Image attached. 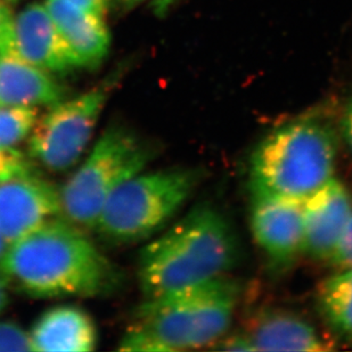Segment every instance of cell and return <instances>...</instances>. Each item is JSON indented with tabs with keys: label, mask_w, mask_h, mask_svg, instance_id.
I'll use <instances>...</instances> for the list:
<instances>
[{
	"label": "cell",
	"mask_w": 352,
	"mask_h": 352,
	"mask_svg": "<svg viewBox=\"0 0 352 352\" xmlns=\"http://www.w3.org/2000/svg\"><path fill=\"white\" fill-rule=\"evenodd\" d=\"M203 177L202 170L190 166L144 170L111 196L94 232L113 244L150 239L179 212Z\"/></svg>",
	"instance_id": "6"
},
{
	"label": "cell",
	"mask_w": 352,
	"mask_h": 352,
	"mask_svg": "<svg viewBox=\"0 0 352 352\" xmlns=\"http://www.w3.org/2000/svg\"><path fill=\"white\" fill-rule=\"evenodd\" d=\"M10 289H12L10 282L0 272V315L7 309V307L10 305Z\"/></svg>",
	"instance_id": "24"
},
{
	"label": "cell",
	"mask_w": 352,
	"mask_h": 352,
	"mask_svg": "<svg viewBox=\"0 0 352 352\" xmlns=\"http://www.w3.org/2000/svg\"><path fill=\"white\" fill-rule=\"evenodd\" d=\"M8 3H17V1H20V0H6Z\"/></svg>",
	"instance_id": "27"
},
{
	"label": "cell",
	"mask_w": 352,
	"mask_h": 352,
	"mask_svg": "<svg viewBox=\"0 0 352 352\" xmlns=\"http://www.w3.org/2000/svg\"><path fill=\"white\" fill-rule=\"evenodd\" d=\"M239 296V283L221 276L145 299L133 325L153 339L162 352L199 349L226 336Z\"/></svg>",
	"instance_id": "4"
},
{
	"label": "cell",
	"mask_w": 352,
	"mask_h": 352,
	"mask_svg": "<svg viewBox=\"0 0 352 352\" xmlns=\"http://www.w3.org/2000/svg\"><path fill=\"white\" fill-rule=\"evenodd\" d=\"M7 248H8V244H7L6 241H5V239H3V236L1 235V233H0V261H1L3 256H5Z\"/></svg>",
	"instance_id": "25"
},
{
	"label": "cell",
	"mask_w": 352,
	"mask_h": 352,
	"mask_svg": "<svg viewBox=\"0 0 352 352\" xmlns=\"http://www.w3.org/2000/svg\"><path fill=\"white\" fill-rule=\"evenodd\" d=\"M157 153L153 143L128 126H109L60 187V217L93 232L111 196L126 180L146 170Z\"/></svg>",
	"instance_id": "5"
},
{
	"label": "cell",
	"mask_w": 352,
	"mask_h": 352,
	"mask_svg": "<svg viewBox=\"0 0 352 352\" xmlns=\"http://www.w3.org/2000/svg\"><path fill=\"white\" fill-rule=\"evenodd\" d=\"M6 52L50 74H67L77 67L45 3H30L14 16L10 45L0 53Z\"/></svg>",
	"instance_id": "10"
},
{
	"label": "cell",
	"mask_w": 352,
	"mask_h": 352,
	"mask_svg": "<svg viewBox=\"0 0 352 352\" xmlns=\"http://www.w3.org/2000/svg\"><path fill=\"white\" fill-rule=\"evenodd\" d=\"M316 306L333 336L352 341V267L339 270L319 283Z\"/></svg>",
	"instance_id": "16"
},
{
	"label": "cell",
	"mask_w": 352,
	"mask_h": 352,
	"mask_svg": "<svg viewBox=\"0 0 352 352\" xmlns=\"http://www.w3.org/2000/svg\"><path fill=\"white\" fill-rule=\"evenodd\" d=\"M32 351L89 352L96 349L98 331L93 317L77 306L47 310L29 331Z\"/></svg>",
	"instance_id": "14"
},
{
	"label": "cell",
	"mask_w": 352,
	"mask_h": 352,
	"mask_svg": "<svg viewBox=\"0 0 352 352\" xmlns=\"http://www.w3.org/2000/svg\"><path fill=\"white\" fill-rule=\"evenodd\" d=\"M13 14L6 0H0V52L5 50L12 39Z\"/></svg>",
	"instance_id": "21"
},
{
	"label": "cell",
	"mask_w": 352,
	"mask_h": 352,
	"mask_svg": "<svg viewBox=\"0 0 352 352\" xmlns=\"http://www.w3.org/2000/svg\"><path fill=\"white\" fill-rule=\"evenodd\" d=\"M70 1L77 5L81 10L104 19L113 0H70Z\"/></svg>",
	"instance_id": "23"
},
{
	"label": "cell",
	"mask_w": 352,
	"mask_h": 352,
	"mask_svg": "<svg viewBox=\"0 0 352 352\" xmlns=\"http://www.w3.org/2000/svg\"><path fill=\"white\" fill-rule=\"evenodd\" d=\"M64 88L48 71L15 54L0 53V104L12 107H52L64 100Z\"/></svg>",
	"instance_id": "15"
},
{
	"label": "cell",
	"mask_w": 352,
	"mask_h": 352,
	"mask_svg": "<svg viewBox=\"0 0 352 352\" xmlns=\"http://www.w3.org/2000/svg\"><path fill=\"white\" fill-rule=\"evenodd\" d=\"M241 258L230 220L216 206H194L140 253L138 278L145 299L226 276Z\"/></svg>",
	"instance_id": "2"
},
{
	"label": "cell",
	"mask_w": 352,
	"mask_h": 352,
	"mask_svg": "<svg viewBox=\"0 0 352 352\" xmlns=\"http://www.w3.org/2000/svg\"><path fill=\"white\" fill-rule=\"evenodd\" d=\"M253 239L275 272L289 270L303 254L305 199L250 186Z\"/></svg>",
	"instance_id": "8"
},
{
	"label": "cell",
	"mask_w": 352,
	"mask_h": 352,
	"mask_svg": "<svg viewBox=\"0 0 352 352\" xmlns=\"http://www.w3.org/2000/svg\"><path fill=\"white\" fill-rule=\"evenodd\" d=\"M146 1V0H122L123 5L126 7L137 6L138 3ZM164 1V0H163ZM166 3H169V0H166Z\"/></svg>",
	"instance_id": "26"
},
{
	"label": "cell",
	"mask_w": 352,
	"mask_h": 352,
	"mask_svg": "<svg viewBox=\"0 0 352 352\" xmlns=\"http://www.w3.org/2000/svg\"><path fill=\"white\" fill-rule=\"evenodd\" d=\"M60 216V187L28 173L0 183V233L7 244Z\"/></svg>",
	"instance_id": "9"
},
{
	"label": "cell",
	"mask_w": 352,
	"mask_h": 352,
	"mask_svg": "<svg viewBox=\"0 0 352 352\" xmlns=\"http://www.w3.org/2000/svg\"><path fill=\"white\" fill-rule=\"evenodd\" d=\"M48 13L74 57L76 67L96 69L110 52L111 36L102 17L70 0H45Z\"/></svg>",
	"instance_id": "13"
},
{
	"label": "cell",
	"mask_w": 352,
	"mask_h": 352,
	"mask_svg": "<svg viewBox=\"0 0 352 352\" xmlns=\"http://www.w3.org/2000/svg\"><path fill=\"white\" fill-rule=\"evenodd\" d=\"M339 135L331 123L300 118L276 128L253 151L250 186L306 199L334 177Z\"/></svg>",
	"instance_id": "3"
},
{
	"label": "cell",
	"mask_w": 352,
	"mask_h": 352,
	"mask_svg": "<svg viewBox=\"0 0 352 352\" xmlns=\"http://www.w3.org/2000/svg\"><path fill=\"white\" fill-rule=\"evenodd\" d=\"M327 263L338 270H346L352 267V216L346 230L343 232L342 237L336 245L332 256Z\"/></svg>",
	"instance_id": "20"
},
{
	"label": "cell",
	"mask_w": 352,
	"mask_h": 352,
	"mask_svg": "<svg viewBox=\"0 0 352 352\" xmlns=\"http://www.w3.org/2000/svg\"><path fill=\"white\" fill-rule=\"evenodd\" d=\"M39 118L38 107L0 104V145L16 147L27 140Z\"/></svg>",
	"instance_id": "17"
},
{
	"label": "cell",
	"mask_w": 352,
	"mask_h": 352,
	"mask_svg": "<svg viewBox=\"0 0 352 352\" xmlns=\"http://www.w3.org/2000/svg\"><path fill=\"white\" fill-rule=\"evenodd\" d=\"M340 131L352 154V95L346 100L340 119Z\"/></svg>",
	"instance_id": "22"
},
{
	"label": "cell",
	"mask_w": 352,
	"mask_h": 352,
	"mask_svg": "<svg viewBox=\"0 0 352 352\" xmlns=\"http://www.w3.org/2000/svg\"><path fill=\"white\" fill-rule=\"evenodd\" d=\"M252 351H331L332 341L301 316L283 309H265L253 316L243 331Z\"/></svg>",
	"instance_id": "12"
},
{
	"label": "cell",
	"mask_w": 352,
	"mask_h": 352,
	"mask_svg": "<svg viewBox=\"0 0 352 352\" xmlns=\"http://www.w3.org/2000/svg\"><path fill=\"white\" fill-rule=\"evenodd\" d=\"M109 96V87H96L52 105L28 138L29 157L50 173L74 169L89 146Z\"/></svg>",
	"instance_id": "7"
},
{
	"label": "cell",
	"mask_w": 352,
	"mask_h": 352,
	"mask_svg": "<svg viewBox=\"0 0 352 352\" xmlns=\"http://www.w3.org/2000/svg\"><path fill=\"white\" fill-rule=\"evenodd\" d=\"M32 160L16 150V147L0 145V183L34 173Z\"/></svg>",
	"instance_id": "18"
},
{
	"label": "cell",
	"mask_w": 352,
	"mask_h": 352,
	"mask_svg": "<svg viewBox=\"0 0 352 352\" xmlns=\"http://www.w3.org/2000/svg\"><path fill=\"white\" fill-rule=\"evenodd\" d=\"M352 216L349 190L336 177L305 199L303 254L329 261Z\"/></svg>",
	"instance_id": "11"
},
{
	"label": "cell",
	"mask_w": 352,
	"mask_h": 352,
	"mask_svg": "<svg viewBox=\"0 0 352 352\" xmlns=\"http://www.w3.org/2000/svg\"><path fill=\"white\" fill-rule=\"evenodd\" d=\"M32 351L29 332L16 322L0 320V352Z\"/></svg>",
	"instance_id": "19"
},
{
	"label": "cell",
	"mask_w": 352,
	"mask_h": 352,
	"mask_svg": "<svg viewBox=\"0 0 352 352\" xmlns=\"http://www.w3.org/2000/svg\"><path fill=\"white\" fill-rule=\"evenodd\" d=\"M86 233L55 217L10 244L0 272L10 287L32 298L111 296L122 285V273Z\"/></svg>",
	"instance_id": "1"
}]
</instances>
